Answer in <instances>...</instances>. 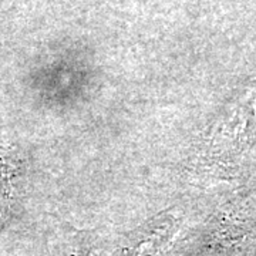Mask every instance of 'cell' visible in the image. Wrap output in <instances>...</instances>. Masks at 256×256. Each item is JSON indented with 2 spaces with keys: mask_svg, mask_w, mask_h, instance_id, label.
<instances>
[{
  "mask_svg": "<svg viewBox=\"0 0 256 256\" xmlns=\"http://www.w3.org/2000/svg\"><path fill=\"white\" fill-rule=\"evenodd\" d=\"M181 228V216L168 210L148 220L126 248V256H158L170 246Z\"/></svg>",
  "mask_w": 256,
  "mask_h": 256,
  "instance_id": "6da1fadb",
  "label": "cell"
},
{
  "mask_svg": "<svg viewBox=\"0 0 256 256\" xmlns=\"http://www.w3.org/2000/svg\"><path fill=\"white\" fill-rule=\"evenodd\" d=\"M74 256H90L88 254H78V255H74Z\"/></svg>",
  "mask_w": 256,
  "mask_h": 256,
  "instance_id": "7a4b0ae2",
  "label": "cell"
}]
</instances>
